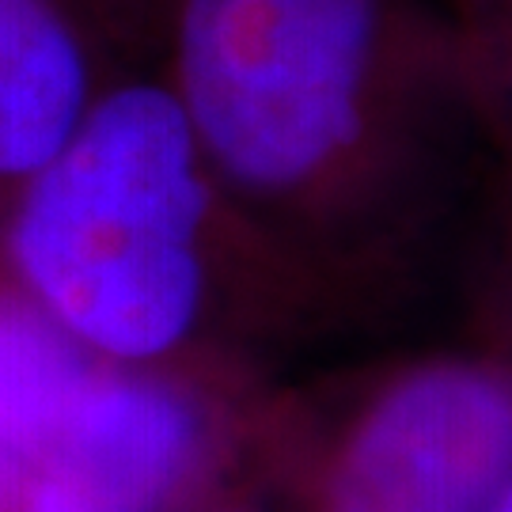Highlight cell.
Returning a JSON list of instances; mask_svg holds the SVG:
<instances>
[{"mask_svg": "<svg viewBox=\"0 0 512 512\" xmlns=\"http://www.w3.org/2000/svg\"><path fill=\"white\" fill-rule=\"evenodd\" d=\"M486 512H512V486H501V494L490 501V509Z\"/></svg>", "mask_w": 512, "mask_h": 512, "instance_id": "obj_7", "label": "cell"}, {"mask_svg": "<svg viewBox=\"0 0 512 512\" xmlns=\"http://www.w3.org/2000/svg\"><path fill=\"white\" fill-rule=\"evenodd\" d=\"M380 0H179L171 92L209 167L285 190L361 126Z\"/></svg>", "mask_w": 512, "mask_h": 512, "instance_id": "obj_2", "label": "cell"}, {"mask_svg": "<svg viewBox=\"0 0 512 512\" xmlns=\"http://www.w3.org/2000/svg\"><path fill=\"white\" fill-rule=\"evenodd\" d=\"M202 444L205 421L179 387L92 368L12 512H164Z\"/></svg>", "mask_w": 512, "mask_h": 512, "instance_id": "obj_4", "label": "cell"}, {"mask_svg": "<svg viewBox=\"0 0 512 512\" xmlns=\"http://www.w3.org/2000/svg\"><path fill=\"white\" fill-rule=\"evenodd\" d=\"M92 368V353L0 270V512L16 509Z\"/></svg>", "mask_w": 512, "mask_h": 512, "instance_id": "obj_6", "label": "cell"}, {"mask_svg": "<svg viewBox=\"0 0 512 512\" xmlns=\"http://www.w3.org/2000/svg\"><path fill=\"white\" fill-rule=\"evenodd\" d=\"M509 471V387L471 368H429L361 421L330 512H486Z\"/></svg>", "mask_w": 512, "mask_h": 512, "instance_id": "obj_3", "label": "cell"}, {"mask_svg": "<svg viewBox=\"0 0 512 512\" xmlns=\"http://www.w3.org/2000/svg\"><path fill=\"white\" fill-rule=\"evenodd\" d=\"M209 160L167 80L107 84L0 217V270L76 346L148 368L209 296Z\"/></svg>", "mask_w": 512, "mask_h": 512, "instance_id": "obj_1", "label": "cell"}, {"mask_svg": "<svg viewBox=\"0 0 512 512\" xmlns=\"http://www.w3.org/2000/svg\"><path fill=\"white\" fill-rule=\"evenodd\" d=\"M107 84L69 0H0V217Z\"/></svg>", "mask_w": 512, "mask_h": 512, "instance_id": "obj_5", "label": "cell"}]
</instances>
